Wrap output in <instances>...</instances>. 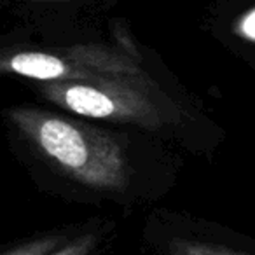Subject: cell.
<instances>
[{"label":"cell","mask_w":255,"mask_h":255,"mask_svg":"<svg viewBox=\"0 0 255 255\" xmlns=\"http://www.w3.org/2000/svg\"><path fill=\"white\" fill-rule=\"evenodd\" d=\"M14 128L44 157L74 180L100 191H124L129 164L112 135L32 107L7 112Z\"/></svg>","instance_id":"obj_1"},{"label":"cell","mask_w":255,"mask_h":255,"mask_svg":"<svg viewBox=\"0 0 255 255\" xmlns=\"http://www.w3.org/2000/svg\"><path fill=\"white\" fill-rule=\"evenodd\" d=\"M40 93L51 103L89 119L136 124L159 129L166 116L138 79H103L96 82H46Z\"/></svg>","instance_id":"obj_2"},{"label":"cell","mask_w":255,"mask_h":255,"mask_svg":"<svg viewBox=\"0 0 255 255\" xmlns=\"http://www.w3.org/2000/svg\"><path fill=\"white\" fill-rule=\"evenodd\" d=\"M0 70L4 74L19 75L40 82H96L107 77L95 74L84 65L72 60L63 49L49 51H18L2 58Z\"/></svg>","instance_id":"obj_3"},{"label":"cell","mask_w":255,"mask_h":255,"mask_svg":"<svg viewBox=\"0 0 255 255\" xmlns=\"http://www.w3.org/2000/svg\"><path fill=\"white\" fill-rule=\"evenodd\" d=\"M65 53L84 65L95 74L107 79H138L143 81V72L128 53L110 49L98 44H77V46L65 47Z\"/></svg>","instance_id":"obj_4"},{"label":"cell","mask_w":255,"mask_h":255,"mask_svg":"<svg viewBox=\"0 0 255 255\" xmlns=\"http://www.w3.org/2000/svg\"><path fill=\"white\" fill-rule=\"evenodd\" d=\"M171 255H243L220 245L205 243L198 240H173L170 243Z\"/></svg>","instance_id":"obj_5"},{"label":"cell","mask_w":255,"mask_h":255,"mask_svg":"<svg viewBox=\"0 0 255 255\" xmlns=\"http://www.w3.org/2000/svg\"><path fill=\"white\" fill-rule=\"evenodd\" d=\"M61 247L63 245H61L60 236H49V238H40V240L23 243L19 247H16L14 250L5 252L4 255H51Z\"/></svg>","instance_id":"obj_6"},{"label":"cell","mask_w":255,"mask_h":255,"mask_svg":"<svg viewBox=\"0 0 255 255\" xmlns=\"http://www.w3.org/2000/svg\"><path fill=\"white\" fill-rule=\"evenodd\" d=\"M96 247V236L93 234H86V236H79L72 240L70 243H65L61 248H58L54 254L51 255H89Z\"/></svg>","instance_id":"obj_7"},{"label":"cell","mask_w":255,"mask_h":255,"mask_svg":"<svg viewBox=\"0 0 255 255\" xmlns=\"http://www.w3.org/2000/svg\"><path fill=\"white\" fill-rule=\"evenodd\" d=\"M233 32H234V35H238L240 39L255 44V7L248 9L247 12H243V14L236 19Z\"/></svg>","instance_id":"obj_8"},{"label":"cell","mask_w":255,"mask_h":255,"mask_svg":"<svg viewBox=\"0 0 255 255\" xmlns=\"http://www.w3.org/2000/svg\"><path fill=\"white\" fill-rule=\"evenodd\" d=\"M26 2H35V4H40V2H60V0H26Z\"/></svg>","instance_id":"obj_9"}]
</instances>
